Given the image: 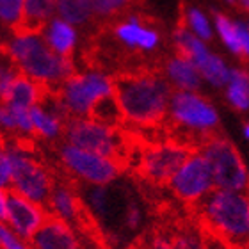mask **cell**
<instances>
[{"mask_svg": "<svg viewBox=\"0 0 249 249\" xmlns=\"http://www.w3.org/2000/svg\"><path fill=\"white\" fill-rule=\"evenodd\" d=\"M116 100L126 123L153 128L167 120L173 91L166 77L155 71L126 73L114 78Z\"/></svg>", "mask_w": 249, "mask_h": 249, "instance_id": "cell-1", "label": "cell"}, {"mask_svg": "<svg viewBox=\"0 0 249 249\" xmlns=\"http://www.w3.org/2000/svg\"><path fill=\"white\" fill-rule=\"evenodd\" d=\"M4 50L21 75L39 82L47 91H57L75 73L73 59L53 52L39 31L18 29L4 41Z\"/></svg>", "mask_w": 249, "mask_h": 249, "instance_id": "cell-2", "label": "cell"}, {"mask_svg": "<svg viewBox=\"0 0 249 249\" xmlns=\"http://www.w3.org/2000/svg\"><path fill=\"white\" fill-rule=\"evenodd\" d=\"M192 207L201 233L217 237L230 249H249V194L215 189Z\"/></svg>", "mask_w": 249, "mask_h": 249, "instance_id": "cell-3", "label": "cell"}, {"mask_svg": "<svg viewBox=\"0 0 249 249\" xmlns=\"http://www.w3.org/2000/svg\"><path fill=\"white\" fill-rule=\"evenodd\" d=\"M64 105L70 120L71 118H89L102 100L114 96V78L100 70L73 73L66 82L55 91Z\"/></svg>", "mask_w": 249, "mask_h": 249, "instance_id": "cell-4", "label": "cell"}, {"mask_svg": "<svg viewBox=\"0 0 249 249\" xmlns=\"http://www.w3.org/2000/svg\"><path fill=\"white\" fill-rule=\"evenodd\" d=\"M5 148L9 151L13 160V185L11 192H16L20 196L36 201L39 205H47L53 182L52 175L43 162L27 148V142L20 141H5Z\"/></svg>", "mask_w": 249, "mask_h": 249, "instance_id": "cell-5", "label": "cell"}, {"mask_svg": "<svg viewBox=\"0 0 249 249\" xmlns=\"http://www.w3.org/2000/svg\"><path fill=\"white\" fill-rule=\"evenodd\" d=\"M64 141L82 150L114 159L121 164L124 162V157L128 155L126 137L121 134L120 128L102 123L91 116L71 118L68 121Z\"/></svg>", "mask_w": 249, "mask_h": 249, "instance_id": "cell-6", "label": "cell"}, {"mask_svg": "<svg viewBox=\"0 0 249 249\" xmlns=\"http://www.w3.org/2000/svg\"><path fill=\"white\" fill-rule=\"evenodd\" d=\"M201 153L210 164L217 189L249 194V171L233 142L217 134L203 146Z\"/></svg>", "mask_w": 249, "mask_h": 249, "instance_id": "cell-7", "label": "cell"}, {"mask_svg": "<svg viewBox=\"0 0 249 249\" xmlns=\"http://www.w3.org/2000/svg\"><path fill=\"white\" fill-rule=\"evenodd\" d=\"M59 162L68 175L86 185H109L123 169L121 162L77 148L66 141L59 146Z\"/></svg>", "mask_w": 249, "mask_h": 249, "instance_id": "cell-8", "label": "cell"}, {"mask_svg": "<svg viewBox=\"0 0 249 249\" xmlns=\"http://www.w3.org/2000/svg\"><path fill=\"white\" fill-rule=\"evenodd\" d=\"M192 150L173 141L151 142L142 148L137 162L141 177L157 185H169L171 178L182 167L183 162L191 157Z\"/></svg>", "mask_w": 249, "mask_h": 249, "instance_id": "cell-9", "label": "cell"}, {"mask_svg": "<svg viewBox=\"0 0 249 249\" xmlns=\"http://www.w3.org/2000/svg\"><path fill=\"white\" fill-rule=\"evenodd\" d=\"M169 121L197 134H217L219 116L208 100L194 91H175L169 102Z\"/></svg>", "mask_w": 249, "mask_h": 249, "instance_id": "cell-10", "label": "cell"}, {"mask_svg": "<svg viewBox=\"0 0 249 249\" xmlns=\"http://www.w3.org/2000/svg\"><path fill=\"white\" fill-rule=\"evenodd\" d=\"M213 185L215 183H213L210 164L199 151H192L191 157L183 162L182 167L169 182V189L175 192V196L189 203L191 207L203 199L208 192H212Z\"/></svg>", "mask_w": 249, "mask_h": 249, "instance_id": "cell-11", "label": "cell"}, {"mask_svg": "<svg viewBox=\"0 0 249 249\" xmlns=\"http://www.w3.org/2000/svg\"><path fill=\"white\" fill-rule=\"evenodd\" d=\"M47 219L48 210L45 205L31 201V199H27V197L20 196L16 192H11L5 224L18 237H21L27 242H31V239L36 235V231L41 228Z\"/></svg>", "mask_w": 249, "mask_h": 249, "instance_id": "cell-12", "label": "cell"}, {"mask_svg": "<svg viewBox=\"0 0 249 249\" xmlns=\"http://www.w3.org/2000/svg\"><path fill=\"white\" fill-rule=\"evenodd\" d=\"M32 249H80L73 224L48 215L43 226L31 239Z\"/></svg>", "mask_w": 249, "mask_h": 249, "instance_id": "cell-13", "label": "cell"}, {"mask_svg": "<svg viewBox=\"0 0 249 249\" xmlns=\"http://www.w3.org/2000/svg\"><path fill=\"white\" fill-rule=\"evenodd\" d=\"M114 36L116 39L124 45L130 50H141V52H150L155 50L160 36L155 29L144 25L142 18L137 15L126 16V20L120 21L114 27Z\"/></svg>", "mask_w": 249, "mask_h": 249, "instance_id": "cell-14", "label": "cell"}, {"mask_svg": "<svg viewBox=\"0 0 249 249\" xmlns=\"http://www.w3.org/2000/svg\"><path fill=\"white\" fill-rule=\"evenodd\" d=\"M45 207L48 210V215L66 221L70 224L78 223L84 213L80 197L73 191V187L68 183H55L53 185Z\"/></svg>", "mask_w": 249, "mask_h": 249, "instance_id": "cell-15", "label": "cell"}, {"mask_svg": "<svg viewBox=\"0 0 249 249\" xmlns=\"http://www.w3.org/2000/svg\"><path fill=\"white\" fill-rule=\"evenodd\" d=\"M0 132L5 139L27 142L34 135V124L29 109H20L7 102H0Z\"/></svg>", "mask_w": 249, "mask_h": 249, "instance_id": "cell-16", "label": "cell"}, {"mask_svg": "<svg viewBox=\"0 0 249 249\" xmlns=\"http://www.w3.org/2000/svg\"><path fill=\"white\" fill-rule=\"evenodd\" d=\"M41 36L53 52L62 57H71L78 45V31L77 27L71 25L70 21L62 20L59 16H53L47 25L43 27Z\"/></svg>", "mask_w": 249, "mask_h": 249, "instance_id": "cell-17", "label": "cell"}, {"mask_svg": "<svg viewBox=\"0 0 249 249\" xmlns=\"http://www.w3.org/2000/svg\"><path fill=\"white\" fill-rule=\"evenodd\" d=\"M164 73L167 80L180 91H197L201 86V73L196 68V64L180 53L167 59Z\"/></svg>", "mask_w": 249, "mask_h": 249, "instance_id": "cell-18", "label": "cell"}, {"mask_svg": "<svg viewBox=\"0 0 249 249\" xmlns=\"http://www.w3.org/2000/svg\"><path fill=\"white\" fill-rule=\"evenodd\" d=\"M47 93L48 91L39 82L25 77V75H20L5 102L15 105V107H20V109L31 110L36 105L41 104L43 100H45V96H47Z\"/></svg>", "mask_w": 249, "mask_h": 249, "instance_id": "cell-19", "label": "cell"}, {"mask_svg": "<svg viewBox=\"0 0 249 249\" xmlns=\"http://www.w3.org/2000/svg\"><path fill=\"white\" fill-rule=\"evenodd\" d=\"M57 0H23V27L31 31H41L55 16Z\"/></svg>", "mask_w": 249, "mask_h": 249, "instance_id": "cell-20", "label": "cell"}, {"mask_svg": "<svg viewBox=\"0 0 249 249\" xmlns=\"http://www.w3.org/2000/svg\"><path fill=\"white\" fill-rule=\"evenodd\" d=\"M55 16L70 21L75 27L88 25L94 16L93 0H57Z\"/></svg>", "mask_w": 249, "mask_h": 249, "instance_id": "cell-21", "label": "cell"}, {"mask_svg": "<svg viewBox=\"0 0 249 249\" xmlns=\"http://www.w3.org/2000/svg\"><path fill=\"white\" fill-rule=\"evenodd\" d=\"M196 68L199 70L201 77H205L210 84L213 86H224V84H230V78H231V70L226 66V62L221 57L213 55L212 52L205 55L201 61L196 62Z\"/></svg>", "mask_w": 249, "mask_h": 249, "instance_id": "cell-22", "label": "cell"}, {"mask_svg": "<svg viewBox=\"0 0 249 249\" xmlns=\"http://www.w3.org/2000/svg\"><path fill=\"white\" fill-rule=\"evenodd\" d=\"M228 100L235 109L249 110V73L246 70H233L228 84Z\"/></svg>", "mask_w": 249, "mask_h": 249, "instance_id": "cell-23", "label": "cell"}, {"mask_svg": "<svg viewBox=\"0 0 249 249\" xmlns=\"http://www.w3.org/2000/svg\"><path fill=\"white\" fill-rule=\"evenodd\" d=\"M23 27V0H0V31L13 34Z\"/></svg>", "mask_w": 249, "mask_h": 249, "instance_id": "cell-24", "label": "cell"}, {"mask_svg": "<svg viewBox=\"0 0 249 249\" xmlns=\"http://www.w3.org/2000/svg\"><path fill=\"white\" fill-rule=\"evenodd\" d=\"M21 73L16 66V62L13 61L9 53L5 52L4 48L0 50V102H5L9 96L11 89L15 86Z\"/></svg>", "mask_w": 249, "mask_h": 249, "instance_id": "cell-25", "label": "cell"}, {"mask_svg": "<svg viewBox=\"0 0 249 249\" xmlns=\"http://www.w3.org/2000/svg\"><path fill=\"white\" fill-rule=\"evenodd\" d=\"M213 20H215V27L221 39L224 41V45L235 53V55H242V48H240V39L239 32H237V23L230 20L228 16L223 13H213Z\"/></svg>", "mask_w": 249, "mask_h": 249, "instance_id": "cell-26", "label": "cell"}, {"mask_svg": "<svg viewBox=\"0 0 249 249\" xmlns=\"http://www.w3.org/2000/svg\"><path fill=\"white\" fill-rule=\"evenodd\" d=\"M180 18L187 23V27L191 29L197 37L201 39H212V31H210V23H208L207 16L203 15L201 11H197L196 7H189V5L182 4V11H180Z\"/></svg>", "mask_w": 249, "mask_h": 249, "instance_id": "cell-27", "label": "cell"}, {"mask_svg": "<svg viewBox=\"0 0 249 249\" xmlns=\"http://www.w3.org/2000/svg\"><path fill=\"white\" fill-rule=\"evenodd\" d=\"M134 2L135 0H93L94 16L102 20H109L130 9Z\"/></svg>", "mask_w": 249, "mask_h": 249, "instance_id": "cell-28", "label": "cell"}, {"mask_svg": "<svg viewBox=\"0 0 249 249\" xmlns=\"http://www.w3.org/2000/svg\"><path fill=\"white\" fill-rule=\"evenodd\" d=\"M86 205L96 215H105L109 208V197H107L105 185H89V189L86 191Z\"/></svg>", "mask_w": 249, "mask_h": 249, "instance_id": "cell-29", "label": "cell"}, {"mask_svg": "<svg viewBox=\"0 0 249 249\" xmlns=\"http://www.w3.org/2000/svg\"><path fill=\"white\" fill-rule=\"evenodd\" d=\"M0 249H32V248H31V242H27L21 237H18L4 221H0Z\"/></svg>", "mask_w": 249, "mask_h": 249, "instance_id": "cell-30", "label": "cell"}, {"mask_svg": "<svg viewBox=\"0 0 249 249\" xmlns=\"http://www.w3.org/2000/svg\"><path fill=\"white\" fill-rule=\"evenodd\" d=\"M13 185V160L7 148L0 150V189H7L11 191Z\"/></svg>", "mask_w": 249, "mask_h": 249, "instance_id": "cell-31", "label": "cell"}, {"mask_svg": "<svg viewBox=\"0 0 249 249\" xmlns=\"http://www.w3.org/2000/svg\"><path fill=\"white\" fill-rule=\"evenodd\" d=\"M237 32H239L240 48H242V55H240V57L248 62L249 61V27L244 25V23H237Z\"/></svg>", "mask_w": 249, "mask_h": 249, "instance_id": "cell-32", "label": "cell"}, {"mask_svg": "<svg viewBox=\"0 0 249 249\" xmlns=\"http://www.w3.org/2000/svg\"><path fill=\"white\" fill-rule=\"evenodd\" d=\"M124 223L130 230L137 228L141 224V210L135 203H130L128 208H126V213H124Z\"/></svg>", "mask_w": 249, "mask_h": 249, "instance_id": "cell-33", "label": "cell"}, {"mask_svg": "<svg viewBox=\"0 0 249 249\" xmlns=\"http://www.w3.org/2000/svg\"><path fill=\"white\" fill-rule=\"evenodd\" d=\"M146 249H173V242L164 235H155L150 240V244L146 246Z\"/></svg>", "mask_w": 249, "mask_h": 249, "instance_id": "cell-34", "label": "cell"}, {"mask_svg": "<svg viewBox=\"0 0 249 249\" xmlns=\"http://www.w3.org/2000/svg\"><path fill=\"white\" fill-rule=\"evenodd\" d=\"M9 197H11V191H7V189H0V221H4V223H5V217H7Z\"/></svg>", "mask_w": 249, "mask_h": 249, "instance_id": "cell-35", "label": "cell"}, {"mask_svg": "<svg viewBox=\"0 0 249 249\" xmlns=\"http://www.w3.org/2000/svg\"><path fill=\"white\" fill-rule=\"evenodd\" d=\"M237 4H239L244 11H249V0H237Z\"/></svg>", "mask_w": 249, "mask_h": 249, "instance_id": "cell-36", "label": "cell"}, {"mask_svg": "<svg viewBox=\"0 0 249 249\" xmlns=\"http://www.w3.org/2000/svg\"><path fill=\"white\" fill-rule=\"evenodd\" d=\"M4 146H5V137L2 135V132H0V150H2Z\"/></svg>", "mask_w": 249, "mask_h": 249, "instance_id": "cell-37", "label": "cell"}, {"mask_svg": "<svg viewBox=\"0 0 249 249\" xmlns=\"http://www.w3.org/2000/svg\"><path fill=\"white\" fill-rule=\"evenodd\" d=\"M244 135L249 139V123H246V126H244Z\"/></svg>", "mask_w": 249, "mask_h": 249, "instance_id": "cell-38", "label": "cell"}, {"mask_svg": "<svg viewBox=\"0 0 249 249\" xmlns=\"http://www.w3.org/2000/svg\"><path fill=\"white\" fill-rule=\"evenodd\" d=\"M226 2H230V4H235V2H237V0H226Z\"/></svg>", "mask_w": 249, "mask_h": 249, "instance_id": "cell-39", "label": "cell"}, {"mask_svg": "<svg viewBox=\"0 0 249 249\" xmlns=\"http://www.w3.org/2000/svg\"><path fill=\"white\" fill-rule=\"evenodd\" d=\"M2 48H4V45H2V43H0V50H2Z\"/></svg>", "mask_w": 249, "mask_h": 249, "instance_id": "cell-40", "label": "cell"}, {"mask_svg": "<svg viewBox=\"0 0 249 249\" xmlns=\"http://www.w3.org/2000/svg\"><path fill=\"white\" fill-rule=\"evenodd\" d=\"M199 249H205V248H199Z\"/></svg>", "mask_w": 249, "mask_h": 249, "instance_id": "cell-41", "label": "cell"}, {"mask_svg": "<svg viewBox=\"0 0 249 249\" xmlns=\"http://www.w3.org/2000/svg\"><path fill=\"white\" fill-rule=\"evenodd\" d=\"M248 27H249V25H248Z\"/></svg>", "mask_w": 249, "mask_h": 249, "instance_id": "cell-42", "label": "cell"}]
</instances>
